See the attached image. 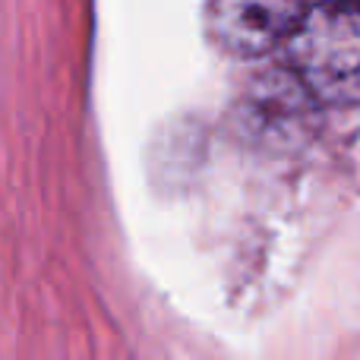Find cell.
Masks as SVG:
<instances>
[{
  "instance_id": "3957f363",
  "label": "cell",
  "mask_w": 360,
  "mask_h": 360,
  "mask_svg": "<svg viewBox=\"0 0 360 360\" xmlns=\"http://www.w3.org/2000/svg\"><path fill=\"white\" fill-rule=\"evenodd\" d=\"M351 4H360V0H351Z\"/></svg>"
},
{
  "instance_id": "6da1fadb",
  "label": "cell",
  "mask_w": 360,
  "mask_h": 360,
  "mask_svg": "<svg viewBox=\"0 0 360 360\" xmlns=\"http://www.w3.org/2000/svg\"><path fill=\"white\" fill-rule=\"evenodd\" d=\"M288 63L310 92L329 101L360 95V4L319 0L307 4L285 38Z\"/></svg>"
},
{
  "instance_id": "7a4b0ae2",
  "label": "cell",
  "mask_w": 360,
  "mask_h": 360,
  "mask_svg": "<svg viewBox=\"0 0 360 360\" xmlns=\"http://www.w3.org/2000/svg\"><path fill=\"white\" fill-rule=\"evenodd\" d=\"M307 0H209V32L234 57H259L285 44Z\"/></svg>"
}]
</instances>
